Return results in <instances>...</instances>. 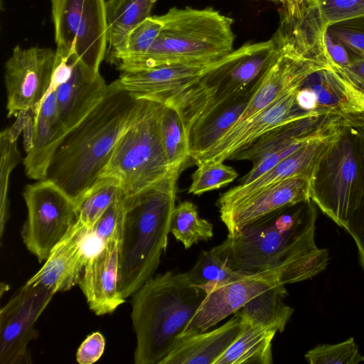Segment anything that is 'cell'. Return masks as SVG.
<instances>
[{"label": "cell", "instance_id": "obj_1", "mask_svg": "<svg viewBox=\"0 0 364 364\" xmlns=\"http://www.w3.org/2000/svg\"><path fill=\"white\" fill-rule=\"evenodd\" d=\"M317 218L311 200L288 205L228 234L211 251L241 273L273 271L285 285L309 279L323 272L330 259L315 242Z\"/></svg>", "mask_w": 364, "mask_h": 364}, {"label": "cell", "instance_id": "obj_2", "mask_svg": "<svg viewBox=\"0 0 364 364\" xmlns=\"http://www.w3.org/2000/svg\"><path fill=\"white\" fill-rule=\"evenodd\" d=\"M145 103L122 88L117 80L109 83L101 101L66 133L46 179L75 203L100 178L117 141L138 118Z\"/></svg>", "mask_w": 364, "mask_h": 364}, {"label": "cell", "instance_id": "obj_3", "mask_svg": "<svg viewBox=\"0 0 364 364\" xmlns=\"http://www.w3.org/2000/svg\"><path fill=\"white\" fill-rule=\"evenodd\" d=\"M181 169L172 168L156 183L124 196L117 274L118 289L124 299L154 277L166 250Z\"/></svg>", "mask_w": 364, "mask_h": 364}, {"label": "cell", "instance_id": "obj_4", "mask_svg": "<svg viewBox=\"0 0 364 364\" xmlns=\"http://www.w3.org/2000/svg\"><path fill=\"white\" fill-rule=\"evenodd\" d=\"M206 291L186 272L152 277L133 294L131 314L136 338L135 364H161L181 342L183 333Z\"/></svg>", "mask_w": 364, "mask_h": 364}, {"label": "cell", "instance_id": "obj_5", "mask_svg": "<svg viewBox=\"0 0 364 364\" xmlns=\"http://www.w3.org/2000/svg\"><path fill=\"white\" fill-rule=\"evenodd\" d=\"M159 16L163 27L159 36L126 71L166 65H210L234 50L233 19L213 8L173 7Z\"/></svg>", "mask_w": 364, "mask_h": 364}, {"label": "cell", "instance_id": "obj_6", "mask_svg": "<svg viewBox=\"0 0 364 364\" xmlns=\"http://www.w3.org/2000/svg\"><path fill=\"white\" fill-rule=\"evenodd\" d=\"M364 188V133L358 113L344 115L340 129L310 178L311 200L345 229Z\"/></svg>", "mask_w": 364, "mask_h": 364}, {"label": "cell", "instance_id": "obj_7", "mask_svg": "<svg viewBox=\"0 0 364 364\" xmlns=\"http://www.w3.org/2000/svg\"><path fill=\"white\" fill-rule=\"evenodd\" d=\"M280 53L271 38L247 43L220 60L193 85L169 99L183 121L186 136L200 118L253 85Z\"/></svg>", "mask_w": 364, "mask_h": 364}, {"label": "cell", "instance_id": "obj_8", "mask_svg": "<svg viewBox=\"0 0 364 364\" xmlns=\"http://www.w3.org/2000/svg\"><path fill=\"white\" fill-rule=\"evenodd\" d=\"M164 104L146 100L136 121L117 141L101 177L115 179L124 196L163 178L172 168L164 150L160 116Z\"/></svg>", "mask_w": 364, "mask_h": 364}, {"label": "cell", "instance_id": "obj_9", "mask_svg": "<svg viewBox=\"0 0 364 364\" xmlns=\"http://www.w3.org/2000/svg\"><path fill=\"white\" fill-rule=\"evenodd\" d=\"M23 196L28 210L21 230L23 241L42 262L77 223L76 205L64 191L48 179L27 185Z\"/></svg>", "mask_w": 364, "mask_h": 364}, {"label": "cell", "instance_id": "obj_10", "mask_svg": "<svg viewBox=\"0 0 364 364\" xmlns=\"http://www.w3.org/2000/svg\"><path fill=\"white\" fill-rule=\"evenodd\" d=\"M57 48L70 49L92 70L106 55L107 22L105 0H50Z\"/></svg>", "mask_w": 364, "mask_h": 364}, {"label": "cell", "instance_id": "obj_11", "mask_svg": "<svg viewBox=\"0 0 364 364\" xmlns=\"http://www.w3.org/2000/svg\"><path fill=\"white\" fill-rule=\"evenodd\" d=\"M55 294L26 283L0 311V363H31L28 346L38 337L35 324Z\"/></svg>", "mask_w": 364, "mask_h": 364}, {"label": "cell", "instance_id": "obj_12", "mask_svg": "<svg viewBox=\"0 0 364 364\" xmlns=\"http://www.w3.org/2000/svg\"><path fill=\"white\" fill-rule=\"evenodd\" d=\"M55 60L50 48L15 46L4 71L9 117L38 107L50 87Z\"/></svg>", "mask_w": 364, "mask_h": 364}, {"label": "cell", "instance_id": "obj_13", "mask_svg": "<svg viewBox=\"0 0 364 364\" xmlns=\"http://www.w3.org/2000/svg\"><path fill=\"white\" fill-rule=\"evenodd\" d=\"M277 284H283L281 277L277 272L271 271L245 274L214 287L206 293L204 300L185 328L181 341L185 337L209 330L237 312L252 299Z\"/></svg>", "mask_w": 364, "mask_h": 364}, {"label": "cell", "instance_id": "obj_14", "mask_svg": "<svg viewBox=\"0 0 364 364\" xmlns=\"http://www.w3.org/2000/svg\"><path fill=\"white\" fill-rule=\"evenodd\" d=\"M288 91L265 109L245 121L231 127L211 147L196 161L228 160L239 149L248 145L264 134L283 124L320 113H306L296 103L298 87Z\"/></svg>", "mask_w": 364, "mask_h": 364}, {"label": "cell", "instance_id": "obj_15", "mask_svg": "<svg viewBox=\"0 0 364 364\" xmlns=\"http://www.w3.org/2000/svg\"><path fill=\"white\" fill-rule=\"evenodd\" d=\"M23 133L25 173L30 178L44 180L49 164L67 133L58 115L55 91L47 93L31 114L27 113Z\"/></svg>", "mask_w": 364, "mask_h": 364}, {"label": "cell", "instance_id": "obj_16", "mask_svg": "<svg viewBox=\"0 0 364 364\" xmlns=\"http://www.w3.org/2000/svg\"><path fill=\"white\" fill-rule=\"evenodd\" d=\"M311 200L310 178L296 176L272 183L220 211L228 235L277 210Z\"/></svg>", "mask_w": 364, "mask_h": 364}, {"label": "cell", "instance_id": "obj_17", "mask_svg": "<svg viewBox=\"0 0 364 364\" xmlns=\"http://www.w3.org/2000/svg\"><path fill=\"white\" fill-rule=\"evenodd\" d=\"M216 63L206 65H166L121 72L116 80L122 88L136 99L165 104L197 82Z\"/></svg>", "mask_w": 364, "mask_h": 364}, {"label": "cell", "instance_id": "obj_18", "mask_svg": "<svg viewBox=\"0 0 364 364\" xmlns=\"http://www.w3.org/2000/svg\"><path fill=\"white\" fill-rule=\"evenodd\" d=\"M342 119L333 129L311 140L254 181L247 185L238 184L222 193L217 201L219 212L278 181L296 176L311 178L317 161L337 135Z\"/></svg>", "mask_w": 364, "mask_h": 364}, {"label": "cell", "instance_id": "obj_19", "mask_svg": "<svg viewBox=\"0 0 364 364\" xmlns=\"http://www.w3.org/2000/svg\"><path fill=\"white\" fill-rule=\"evenodd\" d=\"M119 245V239L113 238L90 255L77 284L97 316L112 313L125 301L117 284Z\"/></svg>", "mask_w": 364, "mask_h": 364}, {"label": "cell", "instance_id": "obj_20", "mask_svg": "<svg viewBox=\"0 0 364 364\" xmlns=\"http://www.w3.org/2000/svg\"><path fill=\"white\" fill-rule=\"evenodd\" d=\"M86 235V230L77 223L26 283L42 285L54 294L70 290L77 284L89 257Z\"/></svg>", "mask_w": 364, "mask_h": 364}, {"label": "cell", "instance_id": "obj_21", "mask_svg": "<svg viewBox=\"0 0 364 364\" xmlns=\"http://www.w3.org/2000/svg\"><path fill=\"white\" fill-rule=\"evenodd\" d=\"M107 85L100 73L92 70L79 58L75 60L69 78L54 90L58 115L67 132L101 101Z\"/></svg>", "mask_w": 364, "mask_h": 364}, {"label": "cell", "instance_id": "obj_22", "mask_svg": "<svg viewBox=\"0 0 364 364\" xmlns=\"http://www.w3.org/2000/svg\"><path fill=\"white\" fill-rule=\"evenodd\" d=\"M343 116L316 114L283 124L239 149L228 160H247L255 164L297 139L316 136L331 129Z\"/></svg>", "mask_w": 364, "mask_h": 364}, {"label": "cell", "instance_id": "obj_23", "mask_svg": "<svg viewBox=\"0 0 364 364\" xmlns=\"http://www.w3.org/2000/svg\"><path fill=\"white\" fill-rule=\"evenodd\" d=\"M262 76L253 85L209 112L192 126L187 134V141L190 159L194 163L238 120L258 87Z\"/></svg>", "mask_w": 364, "mask_h": 364}, {"label": "cell", "instance_id": "obj_24", "mask_svg": "<svg viewBox=\"0 0 364 364\" xmlns=\"http://www.w3.org/2000/svg\"><path fill=\"white\" fill-rule=\"evenodd\" d=\"M241 328L237 311L218 328L185 337L161 364H214L237 337Z\"/></svg>", "mask_w": 364, "mask_h": 364}, {"label": "cell", "instance_id": "obj_25", "mask_svg": "<svg viewBox=\"0 0 364 364\" xmlns=\"http://www.w3.org/2000/svg\"><path fill=\"white\" fill-rule=\"evenodd\" d=\"M301 85L314 94L318 113L347 115L364 112L363 93L333 68L310 74Z\"/></svg>", "mask_w": 364, "mask_h": 364}, {"label": "cell", "instance_id": "obj_26", "mask_svg": "<svg viewBox=\"0 0 364 364\" xmlns=\"http://www.w3.org/2000/svg\"><path fill=\"white\" fill-rule=\"evenodd\" d=\"M240 314L241 328L237 337L214 364H272V343L277 332Z\"/></svg>", "mask_w": 364, "mask_h": 364}, {"label": "cell", "instance_id": "obj_27", "mask_svg": "<svg viewBox=\"0 0 364 364\" xmlns=\"http://www.w3.org/2000/svg\"><path fill=\"white\" fill-rule=\"evenodd\" d=\"M157 0H108L106 1L107 48L105 58L109 61L124 47L129 33L151 16Z\"/></svg>", "mask_w": 364, "mask_h": 364}, {"label": "cell", "instance_id": "obj_28", "mask_svg": "<svg viewBox=\"0 0 364 364\" xmlns=\"http://www.w3.org/2000/svg\"><path fill=\"white\" fill-rule=\"evenodd\" d=\"M287 296L285 285L277 284L252 299L238 311L255 323L282 333L294 313V309L284 302Z\"/></svg>", "mask_w": 364, "mask_h": 364}, {"label": "cell", "instance_id": "obj_29", "mask_svg": "<svg viewBox=\"0 0 364 364\" xmlns=\"http://www.w3.org/2000/svg\"><path fill=\"white\" fill-rule=\"evenodd\" d=\"M123 195L115 179L100 178L75 203L77 223L86 230L87 235L109 206Z\"/></svg>", "mask_w": 364, "mask_h": 364}, {"label": "cell", "instance_id": "obj_30", "mask_svg": "<svg viewBox=\"0 0 364 364\" xmlns=\"http://www.w3.org/2000/svg\"><path fill=\"white\" fill-rule=\"evenodd\" d=\"M170 232L186 249H188L200 241L210 240L213 236V225L207 220L200 218L196 205L186 200L175 206Z\"/></svg>", "mask_w": 364, "mask_h": 364}, {"label": "cell", "instance_id": "obj_31", "mask_svg": "<svg viewBox=\"0 0 364 364\" xmlns=\"http://www.w3.org/2000/svg\"><path fill=\"white\" fill-rule=\"evenodd\" d=\"M161 141L168 166L183 168L190 159L186 129L178 112L163 105L160 116Z\"/></svg>", "mask_w": 364, "mask_h": 364}, {"label": "cell", "instance_id": "obj_32", "mask_svg": "<svg viewBox=\"0 0 364 364\" xmlns=\"http://www.w3.org/2000/svg\"><path fill=\"white\" fill-rule=\"evenodd\" d=\"M163 27L159 16H149L137 25L128 35L124 48L109 62L121 72L144 56Z\"/></svg>", "mask_w": 364, "mask_h": 364}, {"label": "cell", "instance_id": "obj_33", "mask_svg": "<svg viewBox=\"0 0 364 364\" xmlns=\"http://www.w3.org/2000/svg\"><path fill=\"white\" fill-rule=\"evenodd\" d=\"M16 117L14 124L10 128L3 129L0 134L1 229L7 217V192L10 173L21 160L20 153L17 149V139L23 131L26 112H22Z\"/></svg>", "mask_w": 364, "mask_h": 364}, {"label": "cell", "instance_id": "obj_34", "mask_svg": "<svg viewBox=\"0 0 364 364\" xmlns=\"http://www.w3.org/2000/svg\"><path fill=\"white\" fill-rule=\"evenodd\" d=\"M186 274L193 285L203 289L206 293L218 284L245 274L230 268L211 250L201 251L196 262Z\"/></svg>", "mask_w": 364, "mask_h": 364}, {"label": "cell", "instance_id": "obj_35", "mask_svg": "<svg viewBox=\"0 0 364 364\" xmlns=\"http://www.w3.org/2000/svg\"><path fill=\"white\" fill-rule=\"evenodd\" d=\"M198 168L191 176L192 182L188 193L201 195L219 189L232 182L238 176L232 167L219 160H205L198 165Z\"/></svg>", "mask_w": 364, "mask_h": 364}, {"label": "cell", "instance_id": "obj_36", "mask_svg": "<svg viewBox=\"0 0 364 364\" xmlns=\"http://www.w3.org/2000/svg\"><path fill=\"white\" fill-rule=\"evenodd\" d=\"M306 360L310 364H358L364 356L353 337L336 344H321L306 352Z\"/></svg>", "mask_w": 364, "mask_h": 364}, {"label": "cell", "instance_id": "obj_37", "mask_svg": "<svg viewBox=\"0 0 364 364\" xmlns=\"http://www.w3.org/2000/svg\"><path fill=\"white\" fill-rule=\"evenodd\" d=\"M124 195L112 203L95 224L91 231L86 235L92 244L100 247L113 238H120L123 218Z\"/></svg>", "mask_w": 364, "mask_h": 364}, {"label": "cell", "instance_id": "obj_38", "mask_svg": "<svg viewBox=\"0 0 364 364\" xmlns=\"http://www.w3.org/2000/svg\"><path fill=\"white\" fill-rule=\"evenodd\" d=\"M326 31L358 58H364V16L331 24L326 27Z\"/></svg>", "mask_w": 364, "mask_h": 364}, {"label": "cell", "instance_id": "obj_39", "mask_svg": "<svg viewBox=\"0 0 364 364\" xmlns=\"http://www.w3.org/2000/svg\"><path fill=\"white\" fill-rule=\"evenodd\" d=\"M316 4L326 27L337 22L364 16V0H321Z\"/></svg>", "mask_w": 364, "mask_h": 364}, {"label": "cell", "instance_id": "obj_40", "mask_svg": "<svg viewBox=\"0 0 364 364\" xmlns=\"http://www.w3.org/2000/svg\"><path fill=\"white\" fill-rule=\"evenodd\" d=\"M358 117L364 133V112L358 113ZM345 230L356 244L360 264L364 272V188L360 202Z\"/></svg>", "mask_w": 364, "mask_h": 364}, {"label": "cell", "instance_id": "obj_41", "mask_svg": "<svg viewBox=\"0 0 364 364\" xmlns=\"http://www.w3.org/2000/svg\"><path fill=\"white\" fill-rule=\"evenodd\" d=\"M105 340L100 332L89 335L77 349L76 359L80 364H92L103 354Z\"/></svg>", "mask_w": 364, "mask_h": 364}, {"label": "cell", "instance_id": "obj_42", "mask_svg": "<svg viewBox=\"0 0 364 364\" xmlns=\"http://www.w3.org/2000/svg\"><path fill=\"white\" fill-rule=\"evenodd\" d=\"M325 45L332 64L331 68H344L353 61L360 59L348 47L334 38L326 30L325 33Z\"/></svg>", "mask_w": 364, "mask_h": 364}, {"label": "cell", "instance_id": "obj_43", "mask_svg": "<svg viewBox=\"0 0 364 364\" xmlns=\"http://www.w3.org/2000/svg\"><path fill=\"white\" fill-rule=\"evenodd\" d=\"M339 73L355 87L364 91V58L353 61L344 68H331Z\"/></svg>", "mask_w": 364, "mask_h": 364}, {"label": "cell", "instance_id": "obj_44", "mask_svg": "<svg viewBox=\"0 0 364 364\" xmlns=\"http://www.w3.org/2000/svg\"><path fill=\"white\" fill-rule=\"evenodd\" d=\"M295 100L298 107L304 112L306 113H318L316 111V97L307 87L300 85L296 90Z\"/></svg>", "mask_w": 364, "mask_h": 364}, {"label": "cell", "instance_id": "obj_45", "mask_svg": "<svg viewBox=\"0 0 364 364\" xmlns=\"http://www.w3.org/2000/svg\"><path fill=\"white\" fill-rule=\"evenodd\" d=\"M305 1H306V0H284L283 4L284 3H287V4H302Z\"/></svg>", "mask_w": 364, "mask_h": 364}, {"label": "cell", "instance_id": "obj_46", "mask_svg": "<svg viewBox=\"0 0 364 364\" xmlns=\"http://www.w3.org/2000/svg\"><path fill=\"white\" fill-rule=\"evenodd\" d=\"M255 1H259V0H255ZM266 1H270L275 2V3H281L282 4L284 0H266Z\"/></svg>", "mask_w": 364, "mask_h": 364}, {"label": "cell", "instance_id": "obj_47", "mask_svg": "<svg viewBox=\"0 0 364 364\" xmlns=\"http://www.w3.org/2000/svg\"><path fill=\"white\" fill-rule=\"evenodd\" d=\"M311 1L317 4L318 1H320L321 0H311Z\"/></svg>", "mask_w": 364, "mask_h": 364}, {"label": "cell", "instance_id": "obj_48", "mask_svg": "<svg viewBox=\"0 0 364 364\" xmlns=\"http://www.w3.org/2000/svg\"><path fill=\"white\" fill-rule=\"evenodd\" d=\"M363 96H364V91L363 92Z\"/></svg>", "mask_w": 364, "mask_h": 364}]
</instances>
